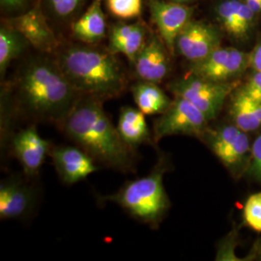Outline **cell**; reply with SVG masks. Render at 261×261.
Returning <instances> with one entry per match:
<instances>
[{"instance_id": "obj_1", "label": "cell", "mask_w": 261, "mask_h": 261, "mask_svg": "<svg viewBox=\"0 0 261 261\" xmlns=\"http://www.w3.org/2000/svg\"><path fill=\"white\" fill-rule=\"evenodd\" d=\"M59 126L96 162L125 173L135 170L133 149L103 111L102 100L82 94Z\"/></svg>"}, {"instance_id": "obj_2", "label": "cell", "mask_w": 261, "mask_h": 261, "mask_svg": "<svg viewBox=\"0 0 261 261\" xmlns=\"http://www.w3.org/2000/svg\"><path fill=\"white\" fill-rule=\"evenodd\" d=\"M19 105L35 119L58 125L82 94L67 79L57 61L37 58L22 69L17 84Z\"/></svg>"}, {"instance_id": "obj_3", "label": "cell", "mask_w": 261, "mask_h": 261, "mask_svg": "<svg viewBox=\"0 0 261 261\" xmlns=\"http://www.w3.org/2000/svg\"><path fill=\"white\" fill-rule=\"evenodd\" d=\"M77 92L100 100L119 96L126 87L125 75L114 54L89 46H71L57 60Z\"/></svg>"}, {"instance_id": "obj_4", "label": "cell", "mask_w": 261, "mask_h": 261, "mask_svg": "<svg viewBox=\"0 0 261 261\" xmlns=\"http://www.w3.org/2000/svg\"><path fill=\"white\" fill-rule=\"evenodd\" d=\"M164 165L160 162L147 175L127 182L106 199L120 206L143 224L158 225L170 205L164 186Z\"/></svg>"}, {"instance_id": "obj_5", "label": "cell", "mask_w": 261, "mask_h": 261, "mask_svg": "<svg viewBox=\"0 0 261 261\" xmlns=\"http://www.w3.org/2000/svg\"><path fill=\"white\" fill-rule=\"evenodd\" d=\"M235 84L230 82L218 83L196 75H190L169 85L175 96L182 97L194 103L203 112L209 121L217 117L227 96L232 92Z\"/></svg>"}, {"instance_id": "obj_6", "label": "cell", "mask_w": 261, "mask_h": 261, "mask_svg": "<svg viewBox=\"0 0 261 261\" xmlns=\"http://www.w3.org/2000/svg\"><path fill=\"white\" fill-rule=\"evenodd\" d=\"M209 120L203 112L186 99L175 96L168 111L154 122V140L174 135L202 137L208 128Z\"/></svg>"}, {"instance_id": "obj_7", "label": "cell", "mask_w": 261, "mask_h": 261, "mask_svg": "<svg viewBox=\"0 0 261 261\" xmlns=\"http://www.w3.org/2000/svg\"><path fill=\"white\" fill-rule=\"evenodd\" d=\"M249 68V53L235 47H218L203 60L193 63L191 75L226 83Z\"/></svg>"}, {"instance_id": "obj_8", "label": "cell", "mask_w": 261, "mask_h": 261, "mask_svg": "<svg viewBox=\"0 0 261 261\" xmlns=\"http://www.w3.org/2000/svg\"><path fill=\"white\" fill-rule=\"evenodd\" d=\"M221 43L222 34L219 28L192 19L178 35L175 48L187 60L196 63L221 47Z\"/></svg>"}, {"instance_id": "obj_9", "label": "cell", "mask_w": 261, "mask_h": 261, "mask_svg": "<svg viewBox=\"0 0 261 261\" xmlns=\"http://www.w3.org/2000/svg\"><path fill=\"white\" fill-rule=\"evenodd\" d=\"M150 15L168 51L175 50L176 39L192 20L194 10L185 3L164 0H149Z\"/></svg>"}, {"instance_id": "obj_10", "label": "cell", "mask_w": 261, "mask_h": 261, "mask_svg": "<svg viewBox=\"0 0 261 261\" xmlns=\"http://www.w3.org/2000/svg\"><path fill=\"white\" fill-rule=\"evenodd\" d=\"M6 23L15 28L30 46L41 53L50 54L58 47L56 35L39 5L18 17L7 19Z\"/></svg>"}, {"instance_id": "obj_11", "label": "cell", "mask_w": 261, "mask_h": 261, "mask_svg": "<svg viewBox=\"0 0 261 261\" xmlns=\"http://www.w3.org/2000/svg\"><path fill=\"white\" fill-rule=\"evenodd\" d=\"M11 146L13 154L28 176L37 174L51 150L49 142L39 135L34 126L16 133L11 140Z\"/></svg>"}, {"instance_id": "obj_12", "label": "cell", "mask_w": 261, "mask_h": 261, "mask_svg": "<svg viewBox=\"0 0 261 261\" xmlns=\"http://www.w3.org/2000/svg\"><path fill=\"white\" fill-rule=\"evenodd\" d=\"M49 154L59 177L65 184L83 181L98 170L96 161L81 147L57 146Z\"/></svg>"}, {"instance_id": "obj_13", "label": "cell", "mask_w": 261, "mask_h": 261, "mask_svg": "<svg viewBox=\"0 0 261 261\" xmlns=\"http://www.w3.org/2000/svg\"><path fill=\"white\" fill-rule=\"evenodd\" d=\"M168 47L162 39L148 38L133 65L140 81L159 84L169 73Z\"/></svg>"}, {"instance_id": "obj_14", "label": "cell", "mask_w": 261, "mask_h": 261, "mask_svg": "<svg viewBox=\"0 0 261 261\" xmlns=\"http://www.w3.org/2000/svg\"><path fill=\"white\" fill-rule=\"evenodd\" d=\"M34 203V193L19 178L11 177L0 185V219H18Z\"/></svg>"}, {"instance_id": "obj_15", "label": "cell", "mask_w": 261, "mask_h": 261, "mask_svg": "<svg viewBox=\"0 0 261 261\" xmlns=\"http://www.w3.org/2000/svg\"><path fill=\"white\" fill-rule=\"evenodd\" d=\"M146 41V29L143 25L118 24L111 31L109 49L114 55L121 54L134 64Z\"/></svg>"}, {"instance_id": "obj_16", "label": "cell", "mask_w": 261, "mask_h": 261, "mask_svg": "<svg viewBox=\"0 0 261 261\" xmlns=\"http://www.w3.org/2000/svg\"><path fill=\"white\" fill-rule=\"evenodd\" d=\"M107 32V21L102 9V0H93L89 8L72 25V33L87 45L100 42Z\"/></svg>"}, {"instance_id": "obj_17", "label": "cell", "mask_w": 261, "mask_h": 261, "mask_svg": "<svg viewBox=\"0 0 261 261\" xmlns=\"http://www.w3.org/2000/svg\"><path fill=\"white\" fill-rule=\"evenodd\" d=\"M116 127L122 140L132 149L151 140L145 114L138 108H122Z\"/></svg>"}, {"instance_id": "obj_18", "label": "cell", "mask_w": 261, "mask_h": 261, "mask_svg": "<svg viewBox=\"0 0 261 261\" xmlns=\"http://www.w3.org/2000/svg\"><path fill=\"white\" fill-rule=\"evenodd\" d=\"M132 94L137 108L145 115L163 114L173 101L159 86L158 84L140 81L132 86Z\"/></svg>"}, {"instance_id": "obj_19", "label": "cell", "mask_w": 261, "mask_h": 261, "mask_svg": "<svg viewBox=\"0 0 261 261\" xmlns=\"http://www.w3.org/2000/svg\"><path fill=\"white\" fill-rule=\"evenodd\" d=\"M29 45L15 28L4 23L0 28V75L3 77L11 62L18 58Z\"/></svg>"}, {"instance_id": "obj_20", "label": "cell", "mask_w": 261, "mask_h": 261, "mask_svg": "<svg viewBox=\"0 0 261 261\" xmlns=\"http://www.w3.org/2000/svg\"><path fill=\"white\" fill-rule=\"evenodd\" d=\"M242 0H222L216 7V17L222 28L236 39L247 38L240 22V6Z\"/></svg>"}, {"instance_id": "obj_21", "label": "cell", "mask_w": 261, "mask_h": 261, "mask_svg": "<svg viewBox=\"0 0 261 261\" xmlns=\"http://www.w3.org/2000/svg\"><path fill=\"white\" fill-rule=\"evenodd\" d=\"M229 112L234 125L243 132L250 133L260 129L261 122L252 112L249 99L240 90L234 95Z\"/></svg>"}, {"instance_id": "obj_22", "label": "cell", "mask_w": 261, "mask_h": 261, "mask_svg": "<svg viewBox=\"0 0 261 261\" xmlns=\"http://www.w3.org/2000/svg\"><path fill=\"white\" fill-rule=\"evenodd\" d=\"M251 150L252 147L248 133L242 130L239 136L218 156V158L226 168H234L242 164Z\"/></svg>"}, {"instance_id": "obj_23", "label": "cell", "mask_w": 261, "mask_h": 261, "mask_svg": "<svg viewBox=\"0 0 261 261\" xmlns=\"http://www.w3.org/2000/svg\"><path fill=\"white\" fill-rule=\"evenodd\" d=\"M108 9L119 19H134L140 16L142 0H106Z\"/></svg>"}, {"instance_id": "obj_24", "label": "cell", "mask_w": 261, "mask_h": 261, "mask_svg": "<svg viewBox=\"0 0 261 261\" xmlns=\"http://www.w3.org/2000/svg\"><path fill=\"white\" fill-rule=\"evenodd\" d=\"M244 219L252 229L261 232V193L248 198L244 208Z\"/></svg>"}, {"instance_id": "obj_25", "label": "cell", "mask_w": 261, "mask_h": 261, "mask_svg": "<svg viewBox=\"0 0 261 261\" xmlns=\"http://www.w3.org/2000/svg\"><path fill=\"white\" fill-rule=\"evenodd\" d=\"M53 12L58 18L66 19L72 16L84 0H47Z\"/></svg>"}, {"instance_id": "obj_26", "label": "cell", "mask_w": 261, "mask_h": 261, "mask_svg": "<svg viewBox=\"0 0 261 261\" xmlns=\"http://www.w3.org/2000/svg\"><path fill=\"white\" fill-rule=\"evenodd\" d=\"M240 91L251 99L261 102V72L252 71V75L249 76Z\"/></svg>"}, {"instance_id": "obj_27", "label": "cell", "mask_w": 261, "mask_h": 261, "mask_svg": "<svg viewBox=\"0 0 261 261\" xmlns=\"http://www.w3.org/2000/svg\"><path fill=\"white\" fill-rule=\"evenodd\" d=\"M249 172L252 177L261 182V134L254 140L252 145Z\"/></svg>"}, {"instance_id": "obj_28", "label": "cell", "mask_w": 261, "mask_h": 261, "mask_svg": "<svg viewBox=\"0 0 261 261\" xmlns=\"http://www.w3.org/2000/svg\"><path fill=\"white\" fill-rule=\"evenodd\" d=\"M249 68L252 71L261 72V39L249 54Z\"/></svg>"}, {"instance_id": "obj_29", "label": "cell", "mask_w": 261, "mask_h": 261, "mask_svg": "<svg viewBox=\"0 0 261 261\" xmlns=\"http://www.w3.org/2000/svg\"><path fill=\"white\" fill-rule=\"evenodd\" d=\"M1 6L5 9L15 10L22 7L25 0H0Z\"/></svg>"}, {"instance_id": "obj_30", "label": "cell", "mask_w": 261, "mask_h": 261, "mask_svg": "<svg viewBox=\"0 0 261 261\" xmlns=\"http://www.w3.org/2000/svg\"><path fill=\"white\" fill-rule=\"evenodd\" d=\"M246 5L257 16L261 14V0H243Z\"/></svg>"}, {"instance_id": "obj_31", "label": "cell", "mask_w": 261, "mask_h": 261, "mask_svg": "<svg viewBox=\"0 0 261 261\" xmlns=\"http://www.w3.org/2000/svg\"><path fill=\"white\" fill-rule=\"evenodd\" d=\"M172 1H175V2H179V3H188V2H192V1H195V0H172Z\"/></svg>"}]
</instances>
